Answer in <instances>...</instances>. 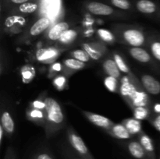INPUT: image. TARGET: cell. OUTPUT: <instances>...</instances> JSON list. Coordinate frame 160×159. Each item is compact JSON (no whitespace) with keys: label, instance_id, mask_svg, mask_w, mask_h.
<instances>
[{"label":"cell","instance_id":"obj_1","mask_svg":"<svg viewBox=\"0 0 160 159\" xmlns=\"http://www.w3.org/2000/svg\"><path fill=\"white\" fill-rule=\"evenodd\" d=\"M45 109L48 119L55 123H60L63 121V115L59 103L53 98H48L45 100Z\"/></svg>","mask_w":160,"mask_h":159},{"label":"cell","instance_id":"obj_2","mask_svg":"<svg viewBox=\"0 0 160 159\" xmlns=\"http://www.w3.org/2000/svg\"><path fill=\"white\" fill-rule=\"evenodd\" d=\"M87 9L91 13L98 16H109L114 10L111 6L100 2H90L88 3Z\"/></svg>","mask_w":160,"mask_h":159},{"label":"cell","instance_id":"obj_3","mask_svg":"<svg viewBox=\"0 0 160 159\" xmlns=\"http://www.w3.org/2000/svg\"><path fill=\"white\" fill-rule=\"evenodd\" d=\"M124 39L134 47H139L145 42V36L141 31L134 29H130L123 33Z\"/></svg>","mask_w":160,"mask_h":159},{"label":"cell","instance_id":"obj_4","mask_svg":"<svg viewBox=\"0 0 160 159\" xmlns=\"http://www.w3.org/2000/svg\"><path fill=\"white\" fill-rule=\"evenodd\" d=\"M142 81L144 87L149 94L156 95L160 93V83L156 78L150 75H144L142 78Z\"/></svg>","mask_w":160,"mask_h":159},{"label":"cell","instance_id":"obj_5","mask_svg":"<svg viewBox=\"0 0 160 159\" xmlns=\"http://www.w3.org/2000/svg\"><path fill=\"white\" fill-rule=\"evenodd\" d=\"M58 51L54 48H42L37 51L38 60L42 62H51L57 57Z\"/></svg>","mask_w":160,"mask_h":159},{"label":"cell","instance_id":"obj_6","mask_svg":"<svg viewBox=\"0 0 160 159\" xmlns=\"http://www.w3.org/2000/svg\"><path fill=\"white\" fill-rule=\"evenodd\" d=\"M136 8L139 12L145 14L154 13L157 10V6L152 0H138L136 2Z\"/></svg>","mask_w":160,"mask_h":159},{"label":"cell","instance_id":"obj_7","mask_svg":"<svg viewBox=\"0 0 160 159\" xmlns=\"http://www.w3.org/2000/svg\"><path fill=\"white\" fill-rule=\"evenodd\" d=\"M50 20L48 17H42L34 23L30 30V34L32 36H37L43 32L49 26Z\"/></svg>","mask_w":160,"mask_h":159},{"label":"cell","instance_id":"obj_8","mask_svg":"<svg viewBox=\"0 0 160 159\" xmlns=\"http://www.w3.org/2000/svg\"><path fill=\"white\" fill-rule=\"evenodd\" d=\"M69 29L68 23L66 22H60L51 28L48 32V37L52 41L59 40L62 34Z\"/></svg>","mask_w":160,"mask_h":159},{"label":"cell","instance_id":"obj_9","mask_svg":"<svg viewBox=\"0 0 160 159\" xmlns=\"http://www.w3.org/2000/svg\"><path fill=\"white\" fill-rule=\"evenodd\" d=\"M70 143L73 148L81 154H87L88 152V150L84 140L76 134H72L70 136Z\"/></svg>","mask_w":160,"mask_h":159},{"label":"cell","instance_id":"obj_10","mask_svg":"<svg viewBox=\"0 0 160 159\" xmlns=\"http://www.w3.org/2000/svg\"><path fill=\"white\" fill-rule=\"evenodd\" d=\"M130 53L134 59L139 62H148L151 59L148 51H146L143 48H139V47H134L133 48H131Z\"/></svg>","mask_w":160,"mask_h":159},{"label":"cell","instance_id":"obj_11","mask_svg":"<svg viewBox=\"0 0 160 159\" xmlns=\"http://www.w3.org/2000/svg\"><path fill=\"white\" fill-rule=\"evenodd\" d=\"M128 150L134 157L137 159H143L145 156V150L138 142H131L128 145Z\"/></svg>","mask_w":160,"mask_h":159},{"label":"cell","instance_id":"obj_12","mask_svg":"<svg viewBox=\"0 0 160 159\" xmlns=\"http://www.w3.org/2000/svg\"><path fill=\"white\" fill-rule=\"evenodd\" d=\"M89 120L96 126H100V127L108 128L112 125V122L107 118L106 117L102 116V115H97V114H88Z\"/></svg>","mask_w":160,"mask_h":159},{"label":"cell","instance_id":"obj_13","mask_svg":"<svg viewBox=\"0 0 160 159\" xmlns=\"http://www.w3.org/2000/svg\"><path fill=\"white\" fill-rule=\"evenodd\" d=\"M104 69L106 73L111 76L118 78L120 76V69L117 66L115 61L108 59L104 62Z\"/></svg>","mask_w":160,"mask_h":159},{"label":"cell","instance_id":"obj_14","mask_svg":"<svg viewBox=\"0 0 160 159\" xmlns=\"http://www.w3.org/2000/svg\"><path fill=\"white\" fill-rule=\"evenodd\" d=\"M2 127L4 128L5 130L9 133L13 132L14 130V123L12 120V117L9 115L8 112H3L2 115Z\"/></svg>","mask_w":160,"mask_h":159},{"label":"cell","instance_id":"obj_15","mask_svg":"<svg viewBox=\"0 0 160 159\" xmlns=\"http://www.w3.org/2000/svg\"><path fill=\"white\" fill-rule=\"evenodd\" d=\"M112 132L114 135L120 139H128L130 138V132L127 127L123 125H116L112 128Z\"/></svg>","mask_w":160,"mask_h":159},{"label":"cell","instance_id":"obj_16","mask_svg":"<svg viewBox=\"0 0 160 159\" xmlns=\"http://www.w3.org/2000/svg\"><path fill=\"white\" fill-rule=\"evenodd\" d=\"M38 8V3L35 2H28L23 3L19 6V10L23 13H32V12H35Z\"/></svg>","mask_w":160,"mask_h":159},{"label":"cell","instance_id":"obj_17","mask_svg":"<svg viewBox=\"0 0 160 159\" xmlns=\"http://www.w3.org/2000/svg\"><path fill=\"white\" fill-rule=\"evenodd\" d=\"M131 98H132L134 104L137 106V107L144 106L146 104L147 100H148L147 96L145 95V94L143 93V92H136L134 94V96Z\"/></svg>","mask_w":160,"mask_h":159},{"label":"cell","instance_id":"obj_18","mask_svg":"<svg viewBox=\"0 0 160 159\" xmlns=\"http://www.w3.org/2000/svg\"><path fill=\"white\" fill-rule=\"evenodd\" d=\"M77 37V32L73 30H67V31L62 34L60 38L59 39L61 43L68 44L73 41Z\"/></svg>","mask_w":160,"mask_h":159},{"label":"cell","instance_id":"obj_19","mask_svg":"<svg viewBox=\"0 0 160 159\" xmlns=\"http://www.w3.org/2000/svg\"><path fill=\"white\" fill-rule=\"evenodd\" d=\"M21 73L23 82L28 83L33 79L34 74H35V71H34V68L32 66L27 65V66H24L22 69Z\"/></svg>","mask_w":160,"mask_h":159},{"label":"cell","instance_id":"obj_20","mask_svg":"<svg viewBox=\"0 0 160 159\" xmlns=\"http://www.w3.org/2000/svg\"><path fill=\"white\" fill-rule=\"evenodd\" d=\"M135 88L132 84H130L128 81H124L121 86V93L124 96L131 97L132 98L134 94L136 93Z\"/></svg>","mask_w":160,"mask_h":159},{"label":"cell","instance_id":"obj_21","mask_svg":"<svg viewBox=\"0 0 160 159\" xmlns=\"http://www.w3.org/2000/svg\"><path fill=\"white\" fill-rule=\"evenodd\" d=\"M46 9L50 15H56L59 9V0H48L46 3Z\"/></svg>","mask_w":160,"mask_h":159},{"label":"cell","instance_id":"obj_22","mask_svg":"<svg viewBox=\"0 0 160 159\" xmlns=\"http://www.w3.org/2000/svg\"><path fill=\"white\" fill-rule=\"evenodd\" d=\"M126 127L130 133H137L141 129V123L138 120L130 119L127 122Z\"/></svg>","mask_w":160,"mask_h":159},{"label":"cell","instance_id":"obj_23","mask_svg":"<svg viewBox=\"0 0 160 159\" xmlns=\"http://www.w3.org/2000/svg\"><path fill=\"white\" fill-rule=\"evenodd\" d=\"M141 144L144 147V149L148 153L154 152V146L152 142V140L146 135H144L141 137Z\"/></svg>","mask_w":160,"mask_h":159},{"label":"cell","instance_id":"obj_24","mask_svg":"<svg viewBox=\"0 0 160 159\" xmlns=\"http://www.w3.org/2000/svg\"><path fill=\"white\" fill-rule=\"evenodd\" d=\"M64 63L68 68L73 69V70H80L84 66V62H81L76 59H66Z\"/></svg>","mask_w":160,"mask_h":159},{"label":"cell","instance_id":"obj_25","mask_svg":"<svg viewBox=\"0 0 160 159\" xmlns=\"http://www.w3.org/2000/svg\"><path fill=\"white\" fill-rule=\"evenodd\" d=\"M83 47L84 48V51H86V52L89 55V56L92 59H95V60H98V59H99L101 58V53L98 50L92 48L90 45H88V44H84Z\"/></svg>","mask_w":160,"mask_h":159},{"label":"cell","instance_id":"obj_26","mask_svg":"<svg viewBox=\"0 0 160 159\" xmlns=\"http://www.w3.org/2000/svg\"><path fill=\"white\" fill-rule=\"evenodd\" d=\"M73 56L74 57V59L83 62H88V61H89V59H90V56L86 52V51L81 49L75 50L73 52Z\"/></svg>","mask_w":160,"mask_h":159},{"label":"cell","instance_id":"obj_27","mask_svg":"<svg viewBox=\"0 0 160 159\" xmlns=\"http://www.w3.org/2000/svg\"><path fill=\"white\" fill-rule=\"evenodd\" d=\"M110 2L119 9L128 10L131 8V2L128 0H110Z\"/></svg>","mask_w":160,"mask_h":159},{"label":"cell","instance_id":"obj_28","mask_svg":"<svg viewBox=\"0 0 160 159\" xmlns=\"http://www.w3.org/2000/svg\"><path fill=\"white\" fill-rule=\"evenodd\" d=\"M105 85L110 91H115L117 87V78L109 76L105 79Z\"/></svg>","mask_w":160,"mask_h":159},{"label":"cell","instance_id":"obj_29","mask_svg":"<svg viewBox=\"0 0 160 159\" xmlns=\"http://www.w3.org/2000/svg\"><path fill=\"white\" fill-rule=\"evenodd\" d=\"M114 61L116 62L120 71L123 72V73H128L129 72V69H128V65H126L123 59L121 58V56L119 55H114Z\"/></svg>","mask_w":160,"mask_h":159},{"label":"cell","instance_id":"obj_30","mask_svg":"<svg viewBox=\"0 0 160 159\" xmlns=\"http://www.w3.org/2000/svg\"><path fill=\"white\" fill-rule=\"evenodd\" d=\"M98 34L101 37L102 39L107 42H111L114 40V36L110 31L106 29H99L98 31Z\"/></svg>","mask_w":160,"mask_h":159},{"label":"cell","instance_id":"obj_31","mask_svg":"<svg viewBox=\"0 0 160 159\" xmlns=\"http://www.w3.org/2000/svg\"><path fill=\"white\" fill-rule=\"evenodd\" d=\"M147 115H148V110L145 108L143 106L136 108L135 111H134V116L138 120L144 119L146 118Z\"/></svg>","mask_w":160,"mask_h":159},{"label":"cell","instance_id":"obj_32","mask_svg":"<svg viewBox=\"0 0 160 159\" xmlns=\"http://www.w3.org/2000/svg\"><path fill=\"white\" fill-rule=\"evenodd\" d=\"M24 20H23L22 17H17V16H12V17H9L5 21V24L6 26L9 27V26H12V25L15 24L17 23H23Z\"/></svg>","mask_w":160,"mask_h":159},{"label":"cell","instance_id":"obj_33","mask_svg":"<svg viewBox=\"0 0 160 159\" xmlns=\"http://www.w3.org/2000/svg\"><path fill=\"white\" fill-rule=\"evenodd\" d=\"M151 50L154 57L160 61V42H154L152 45Z\"/></svg>","mask_w":160,"mask_h":159},{"label":"cell","instance_id":"obj_34","mask_svg":"<svg viewBox=\"0 0 160 159\" xmlns=\"http://www.w3.org/2000/svg\"><path fill=\"white\" fill-rule=\"evenodd\" d=\"M31 116L32 118H42L43 117V113L41 111L35 109V110H33L31 112Z\"/></svg>","mask_w":160,"mask_h":159},{"label":"cell","instance_id":"obj_35","mask_svg":"<svg viewBox=\"0 0 160 159\" xmlns=\"http://www.w3.org/2000/svg\"><path fill=\"white\" fill-rule=\"evenodd\" d=\"M64 83H65V78L63 76H59L55 80V84L58 86V87H62L63 86Z\"/></svg>","mask_w":160,"mask_h":159},{"label":"cell","instance_id":"obj_36","mask_svg":"<svg viewBox=\"0 0 160 159\" xmlns=\"http://www.w3.org/2000/svg\"><path fill=\"white\" fill-rule=\"evenodd\" d=\"M34 107L38 109H40V108H45V102H42V101H36L33 103Z\"/></svg>","mask_w":160,"mask_h":159},{"label":"cell","instance_id":"obj_37","mask_svg":"<svg viewBox=\"0 0 160 159\" xmlns=\"http://www.w3.org/2000/svg\"><path fill=\"white\" fill-rule=\"evenodd\" d=\"M154 126L156 128V129H158L160 132V115H159V116L155 119Z\"/></svg>","mask_w":160,"mask_h":159},{"label":"cell","instance_id":"obj_38","mask_svg":"<svg viewBox=\"0 0 160 159\" xmlns=\"http://www.w3.org/2000/svg\"><path fill=\"white\" fill-rule=\"evenodd\" d=\"M37 159H52V157L47 154H41L38 156Z\"/></svg>","mask_w":160,"mask_h":159},{"label":"cell","instance_id":"obj_39","mask_svg":"<svg viewBox=\"0 0 160 159\" xmlns=\"http://www.w3.org/2000/svg\"><path fill=\"white\" fill-rule=\"evenodd\" d=\"M9 1H10L12 3H14V4L20 5V4H23V3L28 2H29V0H9Z\"/></svg>","mask_w":160,"mask_h":159},{"label":"cell","instance_id":"obj_40","mask_svg":"<svg viewBox=\"0 0 160 159\" xmlns=\"http://www.w3.org/2000/svg\"><path fill=\"white\" fill-rule=\"evenodd\" d=\"M52 69L54 70H57V71H59V70H61V65L59 63L55 64V65L52 66Z\"/></svg>","mask_w":160,"mask_h":159},{"label":"cell","instance_id":"obj_41","mask_svg":"<svg viewBox=\"0 0 160 159\" xmlns=\"http://www.w3.org/2000/svg\"><path fill=\"white\" fill-rule=\"evenodd\" d=\"M155 110H156V112H160V104H156V105L155 106Z\"/></svg>","mask_w":160,"mask_h":159},{"label":"cell","instance_id":"obj_42","mask_svg":"<svg viewBox=\"0 0 160 159\" xmlns=\"http://www.w3.org/2000/svg\"><path fill=\"white\" fill-rule=\"evenodd\" d=\"M2 135H3L2 126H0V140H2Z\"/></svg>","mask_w":160,"mask_h":159}]
</instances>
